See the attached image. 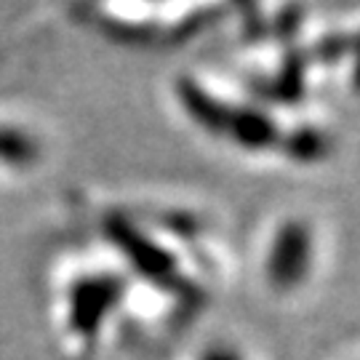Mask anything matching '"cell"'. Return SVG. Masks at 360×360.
<instances>
[{
    "mask_svg": "<svg viewBox=\"0 0 360 360\" xmlns=\"http://www.w3.org/2000/svg\"><path fill=\"white\" fill-rule=\"evenodd\" d=\"M312 264V232L304 221H285L275 232L267 254V281L278 291H291L304 283Z\"/></svg>",
    "mask_w": 360,
    "mask_h": 360,
    "instance_id": "obj_1",
    "label": "cell"
},
{
    "mask_svg": "<svg viewBox=\"0 0 360 360\" xmlns=\"http://www.w3.org/2000/svg\"><path fill=\"white\" fill-rule=\"evenodd\" d=\"M221 136H227L238 147L251 150V153L281 147V139H283L278 123L267 112L254 110V107H232V104L230 112H227V120H224Z\"/></svg>",
    "mask_w": 360,
    "mask_h": 360,
    "instance_id": "obj_2",
    "label": "cell"
},
{
    "mask_svg": "<svg viewBox=\"0 0 360 360\" xmlns=\"http://www.w3.org/2000/svg\"><path fill=\"white\" fill-rule=\"evenodd\" d=\"M309 59L307 51H302L296 43L285 46L283 67L272 80H254L251 89L262 94L264 99H275V102H299L304 96V70H307Z\"/></svg>",
    "mask_w": 360,
    "mask_h": 360,
    "instance_id": "obj_3",
    "label": "cell"
},
{
    "mask_svg": "<svg viewBox=\"0 0 360 360\" xmlns=\"http://www.w3.org/2000/svg\"><path fill=\"white\" fill-rule=\"evenodd\" d=\"M281 153L296 163H318V160L331 155V136L321 129L302 126L294 134H283Z\"/></svg>",
    "mask_w": 360,
    "mask_h": 360,
    "instance_id": "obj_4",
    "label": "cell"
},
{
    "mask_svg": "<svg viewBox=\"0 0 360 360\" xmlns=\"http://www.w3.org/2000/svg\"><path fill=\"white\" fill-rule=\"evenodd\" d=\"M349 51H352V35H347V32H331V35H323L312 46V51H307V59H318L321 65H336L345 56H349Z\"/></svg>",
    "mask_w": 360,
    "mask_h": 360,
    "instance_id": "obj_5",
    "label": "cell"
},
{
    "mask_svg": "<svg viewBox=\"0 0 360 360\" xmlns=\"http://www.w3.org/2000/svg\"><path fill=\"white\" fill-rule=\"evenodd\" d=\"M302 13L304 8L302 6H288L278 13V19L272 22L270 32L278 40H283V46H291L296 43V35H299V27H302Z\"/></svg>",
    "mask_w": 360,
    "mask_h": 360,
    "instance_id": "obj_6",
    "label": "cell"
},
{
    "mask_svg": "<svg viewBox=\"0 0 360 360\" xmlns=\"http://www.w3.org/2000/svg\"><path fill=\"white\" fill-rule=\"evenodd\" d=\"M200 360H243V358H240V352H238V349L217 345V347L206 349V352L200 355Z\"/></svg>",
    "mask_w": 360,
    "mask_h": 360,
    "instance_id": "obj_7",
    "label": "cell"
},
{
    "mask_svg": "<svg viewBox=\"0 0 360 360\" xmlns=\"http://www.w3.org/2000/svg\"><path fill=\"white\" fill-rule=\"evenodd\" d=\"M352 56H355V65H352V89L360 94V32L352 35Z\"/></svg>",
    "mask_w": 360,
    "mask_h": 360,
    "instance_id": "obj_8",
    "label": "cell"
}]
</instances>
